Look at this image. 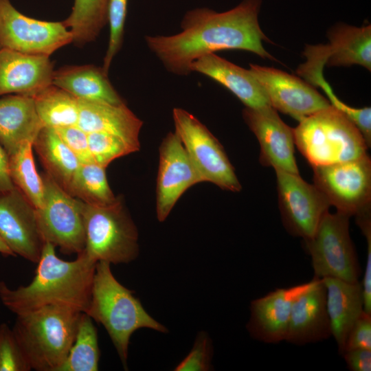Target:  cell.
Here are the masks:
<instances>
[{"instance_id":"d4e9b609","label":"cell","mask_w":371,"mask_h":371,"mask_svg":"<svg viewBox=\"0 0 371 371\" xmlns=\"http://www.w3.org/2000/svg\"><path fill=\"white\" fill-rule=\"evenodd\" d=\"M52 85L80 100L113 105L126 104L102 67L92 65L66 66L54 70Z\"/></svg>"},{"instance_id":"83f0119b","label":"cell","mask_w":371,"mask_h":371,"mask_svg":"<svg viewBox=\"0 0 371 371\" xmlns=\"http://www.w3.org/2000/svg\"><path fill=\"white\" fill-rule=\"evenodd\" d=\"M109 0H74L69 16L63 21L72 43L82 46L92 42L107 23Z\"/></svg>"},{"instance_id":"4dcf8cb0","label":"cell","mask_w":371,"mask_h":371,"mask_svg":"<svg viewBox=\"0 0 371 371\" xmlns=\"http://www.w3.org/2000/svg\"><path fill=\"white\" fill-rule=\"evenodd\" d=\"M32 148L33 144L27 142L9 155V171L14 185L38 209L43 203V183L35 166Z\"/></svg>"},{"instance_id":"ba28073f","label":"cell","mask_w":371,"mask_h":371,"mask_svg":"<svg viewBox=\"0 0 371 371\" xmlns=\"http://www.w3.org/2000/svg\"><path fill=\"white\" fill-rule=\"evenodd\" d=\"M41 177L43 199L36 215L45 243L58 247L64 254L82 253L85 247L83 201L70 195L46 172Z\"/></svg>"},{"instance_id":"8992f818","label":"cell","mask_w":371,"mask_h":371,"mask_svg":"<svg viewBox=\"0 0 371 371\" xmlns=\"http://www.w3.org/2000/svg\"><path fill=\"white\" fill-rule=\"evenodd\" d=\"M84 251L95 262L128 263L139 254L137 227L120 197L104 205L83 202Z\"/></svg>"},{"instance_id":"d6a6232c","label":"cell","mask_w":371,"mask_h":371,"mask_svg":"<svg viewBox=\"0 0 371 371\" xmlns=\"http://www.w3.org/2000/svg\"><path fill=\"white\" fill-rule=\"evenodd\" d=\"M127 1L128 0H109L107 23L109 25V38L102 67L107 74L113 59L122 45Z\"/></svg>"},{"instance_id":"484cf974","label":"cell","mask_w":371,"mask_h":371,"mask_svg":"<svg viewBox=\"0 0 371 371\" xmlns=\"http://www.w3.org/2000/svg\"><path fill=\"white\" fill-rule=\"evenodd\" d=\"M35 148L46 173L67 190L80 161L54 128L43 126L36 137Z\"/></svg>"},{"instance_id":"5bb4252c","label":"cell","mask_w":371,"mask_h":371,"mask_svg":"<svg viewBox=\"0 0 371 371\" xmlns=\"http://www.w3.org/2000/svg\"><path fill=\"white\" fill-rule=\"evenodd\" d=\"M0 238L15 256L38 262L45 241L36 209L15 186L0 192Z\"/></svg>"},{"instance_id":"b9f144b4","label":"cell","mask_w":371,"mask_h":371,"mask_svg":"<svg viewBox=\"0 0 371 371\" xmlns=\"http://www.w3.org/2000/svg\"><path fill=\"white\" fill-rule=\"evenodd\" d=\"M0 254L3 256H15L12 251L9 249V247L3 242L0 238Z\"/></svg>"},{"instance_id":"9c48e42d","label":"cell","mask_w":371,"mask_h":371,"mask_svg":"<svg viewBox=\"0 0 371 371\" xmlns=\"http://www.w3.org/2000/svg\"><path fill=\"white\" fill-rule=\"evenodd\" d=\"M172 117L175 133L180 138L203 181L239 192L241 184L223 147L196 117L187 111L175 108Z\"/></svg>"},{"instance_id":"d590c367","label":"cell","mask_w":371,"mask_h":371,"mask_svg":"<svg viewBox=\"0 0 371 371\" xmlns=\"http://www.w3.org/2000/svg\"><path fill=\"white\" fill-rule=\"evenodd\" d=\"M330 100L332 106L343 113L360 131L368 147L371 146V108L357 109L341 102L334 93L328 82L321 87Z\"/></svg>"},{"instance_id":"8fae6325","label":"cell","mask_w":371,"mask_h":371,"mask_svg":"<svg viewBox=\"0 0 371 371\" xmlns=\"http://www.w3.org/2000/svg\"><path fill=\"white\" fill-rule=\"evenodd\" d=\"M312 168L314 186L337 212L350 217L371 210V160L368 154Z\"/></svg>"},{"instance_id":"836d02e7","label":"cell","mask_w":371,"mask_h":371,"mask_svg":"<svg viewBox=\"0 0 371 371\" xmlns=\"http://www.w3.org/2000/svg\"><path fill=\"white\" fill-rule=\"evenodd\" d=\"M29 366L14 335L6 324L0 325V371H30Z\"/></svg>"},{"instance_id":"7a4b0ae2","label":"cell","mask_w":371,"mask_h":371,"mask_svg":"<svg viewBox=\"0 0 371 371\" xmlns=\"http://www.w3.org/2000/svg\"><path fill=\"white\" fill-rule=\"evenodd\" d=\"M55 247L45 243L29 284L12 289L0 282V300L16 315L49 305L87 311L97 262L84 251L74 260H63L56 255Z\"/></svg>"},{"instance_id":"ac0fdd59","label":"cell","mask_w":371,"mask_h":371,"mask_svg":"<svg viewBox=\"0 0 371 371\" xmlns=\"http://www.w3.org/2000/svg\"><path fill=\"white\" fill-rule=\"evenodd\" d=\"M311 280L286 288H278L251 302L246 328L251 337L267 344L285 341L295 299L308 289Z\"/></svg>"},{"instance_id":"30bf717a","label":"cell","mask_w":371,"mask_h":371,"mask_svg":"<svg viewBox=\"0 0 371 371\" xmlns=\"http://www.w3.org/2000/svg\"><path fill=\"white\" fill-rule=\"evenodd\" d=\"M329 43L307 45L303 52L306 61L296 73L315 87L327 66L359 65L371 70V25L355 27L339 24L328 31Z\"/></svg>"},{"instance_id":"cb8c5ba5","label":"cell","mask_w":371,"mask_h":371,"mask_svg":"<svg viewBox=\"0 0 371 371\" xmlns=\"http://www.w3.org/2000/svg\"><path fill=\"white\" fill-rule=\"evenodd\" d=\"M322 280L326 290V310L331 335L341 354L350 328L364 311L361 283L329 277Z\"/></svg>"},{"instance_id":"60d3db41","label":"cell","mask_w":371,"mask_h":371,"mask_svg":"<svg viewBox=\"0 0 371 371\" xmlns=\"http://www.w3.org/2000/svg\"><path fill=\"white\" fill-rule=\"evenodd\" d=\"M14 187L9 171V155L0 144V192Z\"/></svg>"},{"instance_id":"277c9868","label":"cell","mask_w":371,"mask_h":371,"mask_svg":"<svg viewBox=\"0 0 371 371\" xmlns=\"http://www.w3.org/2000/svg\"><path fill=\"white\" fill-rule=\"evenodd\" d=\"M82 313L49 305L16 315L12 329L32 370H58L74 341Z\"/></svg>"},{"instance_id":"9a60e30c","label":"cell","mask_w":371,"mask_h":371,"mask_svg":"<svg viewBox=\"0 0 371 371\" xmlns=\"http://www.w3.org/2000/svg\"><path fill=\"white\" fill-rule=\"evenodd\" d=\"M249 67L270 105L298 122L330 105L313 86L295 76L272 67L254 64Z\"/></svg>"},{"instance_id":"f1b7e54d","label":"cell","mask_w":371,"mask_h":371,"mask_svg":"<svg viewBox=\"0 0 371 371\" xmlns=\"http://www.w3.org/2000/svg\"><path fill=\"white\" fill-rule=\"evenodd\" d=\"M66 191L90 205H109L117 199L108 183L106 168L95 162L81 163Z\"/></svg>"},{"instance_id":"8d00e7d4","label":"cell","mask_w":371,"mask_h":371,"mask_svg":"<svg viewBox=\"0 0 371 371\" xmlns=\"http://www.w3.org/2000/svg\"><path fill=\"white\" fill-rule=\"evenodd\" d=\"M80 163L94 162L91 155L87 133L77 125L54 128Z\"/></svg>"},{"instance_id":"74e56055","label":"cell","mask_w":371,"mask_h":371,"mask_svg":"<svg viewBox=\"0 0 371 371\" xmlns=\"http://www.w3.org/2000/svg\"><path fill=\"white\" fill-rule=\"evenodd\" d=\"M357 225L361 229L367 243V256L363 281L364 311L371 313V210L356 216Z\"/></svg>"},{"instance_id":"52a82bcc","label":"cell","mask_w":371,"mask_h":371,"mask_svg":"<svg viewBox=\"0 0 371 371\" xmlns=\"http://www.w3.org/2000/svg\"><path fill=\"white\" fill-rule=\"evenodd\" d=\"M350 216L326 212L314 234L304 240L314 277L357 282L361 275L357 255L349 233Z\"/></svg>"},{"instance_id":"6da1fadb","label":"cell","mask_w":371,"mask_h":371,"mask_svg":"<svg viewBox=\"0 0 371 371\" xmlns=\"http://www.w3.org/2000/svg\"><path fill=\"white\" fill-rule=\"evenodd\" d=\"M261 0H243L235 8L217 12L198 8L186 13L181 32L171 36H146L148 48L172 74L191 73L201 56L223 49H240L276 60L263 47L269 38L258 23Z\"/></svg>"},{"instance_id":"44dd1931","label":"cell","mask_w":371,"mask_h":371,"mask_svg":"<svg viewBox=\"0 0 371 371\" xmlns=\"http://www.w3.org/2000/svg\"><path fill=\"white\" fill-rule=\"evenodd\" d=\"M190 71L202 74L221 84L246 107L271 106L265 91L249 69L242 68L214 53L204 55L194 61Z\"/></svg>"},{"instance_id":"3957f363","label":"cell","mask_w":371,"mask_h":371,"mask_svg":"<svg viewBox=\"0 0 371 371\" xmlns=\"http://www.w3.org/2000/svg\"><path fill=\"white\" fill-rule=\"evenodd\" d=\"M85 313L104 327L125 368L130 338L135 330L148 328L168 332L145 311L133 291L118 282L111 270V264L104 261L96 263Z\"/></svg>"},{"instance_id":"4316f807","label":"cell","mask_w":371,"mask_h":371,"mask_svg":"<svg viewBox=\"0 0 371 371\" xmlns=\"http://www.w3.org/2000/svg\"><path fill=\"white\" fill-rule=\"evenodd\" d=\"M32 98L43 126L56 128L78 124V99L66 91L51 85Z\"/></svg>"},{"instance_id":"ab89813d","label":"cell","mask_w":371,"mask_h":371,"mask_svg":"<svg viewBox=\"0 0 371 371\" xmlns=\"http://www.w3.org/2000/svg\"><path fill=\"white\" fill-rule=\"evenodd\" d=\"M341 355L350 370H371V350L361 348L352 349L344 351Z\"/></svg>"},{"instance_id":"ffe728a7","label":"cell","mask_w":371,"mask_h":371,"mask_svg":"<svg viewBox=\"0 0 371 371\" xmlns=\"http://www.w3.org/2000/svg\"><path fill=\"white\" fill-rule=\"evenodd\" d=\"M54 65L49 56L0 49V96L32 97L52 85Z\"/></svg>"},{"instance_id":"e0dca14e","label":"cell","mask_w":371,"mask_h":371,"mask_svg":"<svg viewBox=\"0 0 371 371\" xmlns=\"http://www.w3.org/2000/svg\"><path fill=\"white\" fill-rule=\"evenodd\" d=\"M243 117L260 147V161L265 166L299 174L294 155L293 128L279 117L271 106L245 107Z\"/></svg>"},{"instance_id":"5b68a950","label":"cell","mask_w":371,"mask_h":371,"mask_svg":"<svg viewBox=\"0 0 371 371\" xmlns=\"http://www.w3.org/2000/svg\"><path fill=\"white\" fill-rule=\"evenodd\" d=\"M293 137L312 167L356 159L368 148L358 128L331 104L300 121Z\"/></svg>"},{"instance_id":"1f68e13d","label":"cell","mask_w":371,"mask_h":371,"mask_svg":"<svg viewBox=\"0 0 371 371\" xmlns=\"http://www.w3.org/2000/svg\"><path fill=\"white\" fill-rule=\"evenodd\" d=\"M89 148L93 161L106 168L115 159L137 152L122 138L105 132L87 133Z\"/></svg>"},{"instance_id":"2e32d148","label":"cell","mask_w":371,"mask_h":371,"mask_svg":"<svg viewBox=\"0 0 371 371\" xmlns=\"http://www.w3.org/2000/svg\"><path fill=\"white\" fill-rule=\"evenodd\" d=\"M203 182L180 138L170 132L159 148L157 179L156 210L164 221L181 195L192 186Z\"/></svg>"},{"instance_id":"4fadbf2b","label":"cell","mask_w":371,"mask_h":371,"mask_svg":"<svg viewBox=\"0 0 371 371\" xmlns=\"http://www.w3.org/2000/svg\"><path fill=\"white\" fill-rule=\"evenodd\" d=\"M279 208L283 225L293 236L308 239L314 234L329 203L300 174L275 170Z\"/></svg>"},{"instance_id":"f546056e","label":"cell","mask_w":371,"mask_h":371,"mask_svg":"<svg viewBox=\"0 0 371 371\" xmlns=\"http://www.w3.org/2000/svg\"><path fill=\"white\" fill-rule=\"evenodd\" d=\"M99 359L97 329L91 317L82 313L74 341L58 371H97Z\"/></svg>"},{"instance_id":"d6986e66","label":"cell","mask_w":371,"mask_h":371,"mask_svg":"<svg viewBox=\"0 0 371 371\" xmlns=\"http://www.w3.org/2000/svg\"><path fill=\"white\" fill-rule=\"evenodd\" d=\"M330 336L326 287L322 278L313 277L310 286L293 302L285 341L301 346L323 341Z\"/></svg>"},{"instance_id":"7402d4cb","label":"cell","mask_w":371,"mask_h":371,"mask_svg":"<svg viewBox=\"0 0 371 371\" xmlns=\"http://www.w3.org/2000/svg\"><path fill=\"white\" fill-rule=\"evenodd\" d=\"M77 126L87 133L105 132L117 135L139 150V135L143 125L126 104L113 105L78 99Z\"/></svg>"},{"instance_id":"7c38bea8","label":"cell","mask_w":371,"mask_h":371,"mask_svg":"<svg viewBox=\"0 0 371 371\" xmlns=\"http://www.w3.org/2000/svg\"><path fill=\"white\" fill-rule=\"evenodd\" d=\"M72 39L63 21L27 16L17 10L10 0H0V49L49 56Z\"/></svg>"},{"instance_id":"603a6c76","label":"cell","mask_w":371,"mask_h":371,"mask_svg":"<svg viewBox=\"0 0 371 371\" xmlns=\"http://www.w3.org/2000/svg\"><path fill=\"white\" fill-rule=\"evenodd\" d=\"M43 127L32 97L7 95L0 98V144L8 155L25 143H34Z\"/></svg>"},{"instance_id":"e575fe53","label":"cell","mask_w":371,"mask_h":371,"mask_svg":"<svg viewBox=\"0 0 371 371\" xmlns=\"http://www.w3.org/2000/svg\"><path fill=\"white\" fill-rule=\"evenodd\" d=\"M213 347L210 337L201 331L189 354L176 366V371H207L212 368Z\"/></svg>"},{"instance_id":"f35d334b","label":"cell","mask_w":371,"mask_h":371,"mask_svg":"<svg viewBox=\"0 0 371 371\" xmlns=\"http://www.w3.org/2000/svg\"><path fill=\"white\" fill-rule=\"evenodd\" d=\"M357 348L371 350V313L365 311L350 328L341 354Z\"/></svg>"}]
</instances>
